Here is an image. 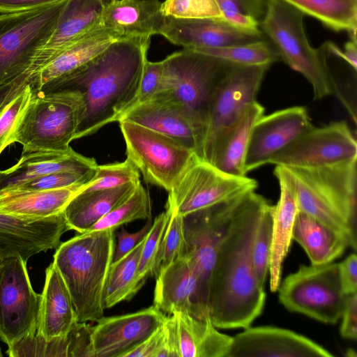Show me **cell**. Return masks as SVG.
<instances>
[{
    "instance_id": "45",
    "label": "cell",
    "mask_w": 357,
    "mask_h": 357,
    "mask_svg": "<svg viewBox=\"0 0 357 357\" xmlns=\"http://www.w3.org/2000/svg\"><path fill=\"white\" fill-rule=\"evenodd\" d=\"M96 169L86 173L68 171L56 172L36 178L14 188L33 190L56 189L77 184L86 185L94 176Z\"/></svg>"
},
{
    "instance_id": "51",
    "label": "cell",
    "mask_w": 357,
    "mask_h": 357,
    "mask_svg": "<svg viewBox=\"0 0 357 357\" xmlns=\"http://www.w3.org/2000/svg\"><path fill=\"white\" fill-rule=\"evenodd\" d=\"M341 318L340 335L348 340L357 338V293L347 296L345 305Z\"/></svg>"
},
{
    "instance_id": "23",
    "label": "cell",
    "mask_w": 357,
    "mask_h": 357,
    "mask_svg": "<svg viewBox=\"0 0 357 357\" xmlns=\"http://www.w3.org/2000/svg\"><path fill=\"white\" fill-rule=\"evenodd\" d=\"M153 305L171 315L181 312L195 317H208L198 276L189 259L181 255L155 277Z\"/></svg>"
},
{
    "instance_id": "1",
    "label": "cell",
    "mask_w": 357,
    "mask_h": 357,
    "mask_svg": "<svg viewBox=\"0 0 357 357\" xmlns=\"http://www.w3.org/2000/svg\"><path fill=\"white\" fill-rule=\"evenodd\" d=\"M270 203L255 190L236 207L219 245L208 287V316L217 328H246L262 312L266 293L254 272L251 248Z\"/></svg>"
},
{
    "instance_id": "55",
    "label": "cell",
    "mask_w": 357,
    "mask_h": 357,
    "mask_svg": "<svg viewBox=\"0 0 357 357\" xmlns=\"http://www.w3.org/2000/svg\"><path fill=\"white\" fill-rule=\"evenodd\" d=\"M245 13L252 16L259 22L262 19L266 10V0H231Z\"/></svg>"
},
{
    "instance_id": "19",
    "label": "cell",
    "mask_w": 357,
    "mask_h": 357,
    "mask_svg": "<svg viewBox=\"0 0 357 357\" xmlns=\"http://www.w3.org/2000/svg\"><path fill=\"white\" fill-rule=\"evenodd\" d=\"M114 41L102 27L92 31L56 54L26 84L33 94L58 89L83 72Z\"/></svg>"
},
{
    "instance_id": "4",
    "label": "cell",
    "mask_w": 357,
    "mask_h": 357,
    "mask_svg": "<svg viewBox=\"0 0 357 357\" xmlns=\"http://www.w3.org/2000/svg\"><path fill=\"white\" fill-rule=\"evenodd\" d=\"M357 160L333 165L284 167L296 189L298 211L345 234L356 250Z\"/></svg>"
},
{
    "instance_id": "3",
    "label": "cell",
    "mask_w": 357,
    "mask_h": 357,
    "mask_svg": "<svg viewBox=\"0 0 357 357\" xmlns=\"http://www.w3.org/2000/svg\"><path fill=\"white\" fill-rule=\"evenodd\" d=\"M115 237L113 229L86 231L56 248L52 263L70 291L78 322L97 321L104 316V290Z\"/></svg>"
},
{
    "instance_id": "35",
    "label": "cell",
    "mask_w": 357,
    "mask_h": 357,
    "mask_svg": "<svg viewBox=\"0 0 357 357\" xmlns=\"http://www.w3.org/2000/svg\"><path fill=\"white\" fill-rule=\"evenodd\" d=\"M336 31H347L356 41L357 0H284Z\"/></svg>"
},
{
    "instance_id": "34",
    "label": "cell",
    "mask_w": 357,
    "mask_h": 357,
    "mask_svg": "<svg viewBox=\"0 0 357 357\" xmlns=\"http://www.w3.org/2000/svg\"><path fill=\"white\" fill-rule=\"evenodd\" d=\"M145 238L123 257L112 262L104 290L105 309L123 301H130L141 289L137 282V272Z\"/></svg>"
},
{
    "instance_id": "12",
    "label": "cell",
    "mask_w": 357,
    "mask_h": 357,
    "mask_svg": "<svg viewBox=\"0 0 357 357\" xmlns=\"http://www.w3.org/2000/svg\"><path fill=\"white\" fill-rule=\"evenodd\" d=\"M269 66L231 63L227 68L209 100L200 158L234 123L246 105L256 100Z\"/></svg>"
},
{
    "instance_id": "20",
    "label": "cell",
    "mask_w": 357,
    "mask_h": 357,
    "mask_svg": "<svg viewBox=\"0 0 357 357\" xmlns=\"http://www.w3.org/2000/svg\"><path fill=\"white\" fill-rule=\"evenodd\" d=\"M328 350L292 331L271 326L248 327L232 337L227 357H333Z\"/></svg>"
},
{
    "instance_id": "46",
    "label": "cell",
    "mask_w": 357,
    "mask_h": 357,
    "mask_svg": "<svg viewBox=\"0 0 357 357\" xmlns=\"http://www.w3.org/2000/svg\"><path fill=\"white\" fill-rule=\"evenodd\" d=\"M162 73V60L152 62L147 59L145 61L137 92L128 110L149 100L160 92Z\"/></svg>"
},
{
    "instance_id": "44",
    "label": "cell",
    "mask_w": 357,
    "mask_h": 357,
    "mask_svg": "<svg viewBox=\"0 0 357 357\" xmlns=\"http://www.w3.org/2000/svg\"><path fill=\"white\" fill-rule=\"evenodd\" d=\"M161 11L165 17L181 19L222 18L217 0H165Z\"/></svg>"
},
{
    "instance_id": "53",
    "label": "cell",
    "mask_w": 357,
    "mask_h": 357,
    "mask_svg": "<svg viewBox=\"0 0 357 357\" xmlns=\"http://www.w3.org/2000/svg\"><path fill=\"white\" fill-rule=\"evenodd\" d=\"M61 0H0V13H9L31 10Z\"/></svg>"
},
{
    "instance_id": "15",
    "label": "cell",
    "mask_w": 357,
    "mask_h": 357,
    "mask_svg": "<svg viewBox=\"0 0 357 357\" xmlns=\"http://www.w3.org/2000/svg\"><path fill=\"white\" fill-rule=\"evenodd\" d=\"M245 193L183 217L182 255L189 259L198 276L206 307L209 278L219 245L236 207Z\"/></svg>"
},
{
    "instance_id": "29",
    "label": "cell",
    "mask_w": 357,
    "mask_h": 357,
    "mask_svg": "<svg viewBox=\"0 0 357 357\" xmlns=\"http://www.w3.org/2000/svg\"><path fill=\"white\" fill-rule=\"evenodd\" d=\"M85 185L77 184L50 190L16 188L2 190H0V212L26 220L49 218L61 213L71 199Z\"/></svg>"
},
{
    "instance_id": "52",
    "label": "cell",
    "mask_w": 357,
    "mask_h": 357,
    "mask_svg": "<svg viewBox=\"0 0 357 357\" xmlns=\"http://www.w3.org/2000/svg\"><path fill=\"white\" fill-rule=\"evenodd\" d=\"M340 279L346 295L357 293V256L351 253L339 264Z\"/></svg>"
},
{
    "instance_id": "33",
    "label": "cell",
    "mask_w": 357,
    "mask_h": 357,
    "mask_svg": "<svg viewBox=\"0 0 357 357\" xmlns=\"http://www.w3.org/2000/svg\"><path fill=\"white\" fill-rule=\"evenodd\" d=\"M139 182L106 190H80L62 212L70 230L79 234L88 231L102 217L126 200Z\"/></svg>"
},
{
    "instance_id": "24",
    "label": "cell",
    "mask_w": 357,
    "mask_h": 357,
    "mask_svg": "<svg viewBox=\"0 0 357 357\" xmlns=\"http://www.w3.org/2000/svg\"><path fill=\"white\" fill-rule=\"evenodd\" d=\"M163 326L174 357H227L232 337L220 333L209 317L178 312L167 315Z\"/></svg>"
},
{
    "instance_id": "39",
    "label": "cell",
    "mask_w": 357,
    "mask_h": 357,
    "mask_svg": "<svg viewBox=\"0 0 357 357\" xmlns=\"http://www.w3.org/2000/svg\"><path fill=\"white\" fill-rule=\"evenodd\" d=\"M273 206L268 204L260 218L251 248V259L255 274L259 284L264 287L269 270Z\"/></svg>"
},
{
    "instance_id": "2",
    "label": "cell",
    "mask_w": 357,
    "mask_h": 357,
    "mask_svg": "<svg viewBox=\"0 0 357 357\" xmlns=\"http://www.w3.org/2000/svg\"><path fill=\"white\" fill-rule=\"evenodd\" d=\"M149 45L116 40L83 72L59 88L77 89L83 96L84 110L75 139L118 122L129 109L139 86Z\"/></svg>"
},
{
    "instance_id": "27",
    "label": "cell",
    "mask_w": 357,
    "mask_h": 357,
    "mask_svg": "<svg viewBox=\"0 0 357 357\" xmlns=\"http://www.w3.org/2000/svg\"><path fill=\"white\" fill-rule=\"evenodd\" d=\"M94 158L72 148L66 151H37L22 153L18 162L0 171V190L17 187L36 178L59 172L86 173L96 169Z\"/></svg>"
},
{
    "instance_id": "50",
    "label": "cell",
    "mask_w": 357,
    "mask_h": 357,
    "mask_svg": "<svg viewBox=\"0 0 357 357\" xmlns=\"http://www.w3.org/2000/svg\"><path fill=\"white\" fill-rule=\"evenodd\" d=\"M151 218L148 219L146 224L138 231L129 233L123 227H121L119 231L115 235L116 243L113 255V261H116L123 257L126 254L135 248L142 241L152 227Z\"/></svg>"
},
{
    "instance_id": "40",
    "label": "cell",
    "mask_w": 357,
    "mask_h": 357,
    "mask_svg": "<svg viewBox=\"0 0 357 357\" xmlns=\"http://www.w3.org/2000/svg\"><path fill=\"white\" fill-rule=\"evenodd\" d=\"M33 96L29 84L10 101L0 107V155L15 142L17 131Z\"/></svg>"
},
{
    "instance_id": "7",
    "label": "cell",
    "mask_w": 357,
    "mask_h": 357,
    "mask_svg": "<svg viewBox=\"0 0 357 357\" xmlns=\"http://www.w3.org/2000/svg\"><path fill=\"white\" fill-rule=\"evenodd\" d=\"M84 110L82 94L71 88L33 96L17 131L22 152L66 151L71 147Z\"/></svg>"
},
{
    "instance_id": "16",
    "label": "cell",
    "mask_w": 357,
    "mask_h": 357,
    "mask_svg": "<svg viewBox=\"0 0 357 357\" xmlns=\"http://www.w3.org/2000/svg\"><path fill=\"white\" fill-rule=\"evenodd\" d=\"M121 120L129 121L175 138L200 158L206 124L198 114L169 91H161L149 100L137 105L126 112Z\"/></svg>"
},
{
    "instance_id": "28",
    "label": "cell",
    "mask_w": 357,
    "mask_h": 357,
    "mask_svg": "<svg viewBox=\"0 0 357 357\" xmlns=\"http://www.w3.org/2000/svg\"><path fill=\"white\" fill-rule=\"evenodd\" d=\"M273 174L280 185V198L273 208L272 241L268 273L270 289L278 290L283 261L292 241V231L298 206L294 181L282 166L276 165Z\"/></svg>"
},
{
    "instance_id": "8",
    "label": "cell",
    "mask_w": 357,
    "mask_h": 357,
    "mask_svg": "<svg viewBox=\"0 0 357 357\" xmlns=\"http://www.w3.org/2000/svg\"><path fill=\"white\" fill-rule=\"evenodd\" d=\"M126 155L146 183L170 191L197 155L179 140L121 120Z\"/></svg>"
},
{
    "instance_id": "26",
    "label": "cell",
    "mask_w": 357,
    "mask_h": 357,
    "mask_svg": "<svg viewBox=\"0 0 357 357\" xmlns=\"http://www.w3.org/2000/svg\"><path fill=\"white\" fill-rule=\"evenodd\" d=\"M110 0H68L54 31L37 56L32 75L56 54L101 26V18Z\"/></svg>"
},
{
    "instance_id": "30",
    "label": "cell",
    "mask_w": 357,
    "mask_h": 357,
    "mask_svg": "<svg viewBox=\"0 0 357 357\" xmlns=\"http://www.w3.org/2000/svg\"><path fill=\"white\" fill-rule=\"evenodd\" d=\"M77 321L70 291L52 263L45 270L36 332L46 339L66 335Z\"/></svg>"
},
{
    "instance_id": "9",
    "label": "cell",
    "mask_w": 357,
    "mask_h": 357,
    "mask_svg": "<svg viewBox=\"0 0 357 357\" xmlns=\"http://www.w3.org/2000/svg\"><path fill=\"white\" fill-rule=\"evenodd\" d=\"M277 291L280 303L289 311L330 324L341 318L347 296L342 288L339 264L333 262L301 265Z\"/></svg>"
},
{
    "instance_id": "14",
    "label": "cell",
    "mask_w": 357,
    "mask_h": 357,
    "mask_svg": "<svg viewBox=\"0 0 357 357\" xmlns=\"http://www.w3.org/2000/svg\"><path fill=\"white\" fill-rule=\"evenodd\" d=\"M357 160V142L348 123L333 121L312 126L273 155L268 164L313 167Z\"/></svg>"
},
{
    "instance_id": "37",
    "label": "cell",
    "mask_w": 357,
    "mask_h": 357,
    "mask_svg": "<svg viewBox=\"0 0 357 357\" xmlns=\"http://www.w3.org/2000/svg\"><path fill=\"white\" fill-rule=\"evenodd\" d=\"M151 218L150 196L139 182L135 191L126 200L102 217L88 231L115 230L117 227L132 221L148 220Z\"/></svg>"
},
{
    "instance_id": "21",
    "label": "cell",
    "mask_w": 357,
    "mask_h": 357,
    "mask_svg": "<svg viewBox=\"0 0 357 357\" xmlns=\"http://www.w3.org/2000/svg\"><path fill=\"white\" fill-rule=\"evenodd\" d=\"M70 230L63 215L26 220L0 212V257H31L56 249L64 233Z\"/></svg>"
},
{
    "instance_id": "49",
    "label": "cell",
    "mask_w": 357,
    "mask_h": 357,
    "mask_svg": "<svg viewBox=\"0 0 357 357\" xmlns=\"http://www.w3.org/2000/svg\"><path fill=\"white\" fill-rule=\"evenodd\" d=\"M222 15V19L229 24L249 31H259V22L252 16L243 12L231 0H217Z\"/></svg>"
},
{
    "instance_id": "17",
    "label": "cell",
    "mask_w": 357,
    "mask_h": 357,
    "mask_svg": "<svg viewBox=\"0 0 357 357\" xmlns=\"http://www.w3.org/2000/svg\"><path fill=\"white\" fill-rule=\"evenodd\" d=\"M312 126L307 110L303 106L264 114L251 130L243 162L245 174L268 164L273 155Z\"/></svg>"
},
{
    "instance_id": "43",
    "label": "cell",
    "mask_w": 357,
    "mask_h": 357,
    "mask_svg": "<svg viewBox=\"0 0 357 357\" xmlns=\"http://www.w3.org/2000/svg\"><path fill=\"white\" fill-rule=\"evenodd\" d=\"M165 208V211L155 218L142 247L137 272V282L140 288L149 277L153 276L155 258L171 215V209Z\"/></svg>"
},
{
    "instance_id": "32",
    "label": "cell",
    "mask_w": 357,
    "mask_h": 357,
    "mask_svg": "<svg viewBox=\"0 0 357 357\" xmlns=\"http://www.w3.org/2000/svg\"><path fill=\"white\" fill-rule=\"evenodd\" d=\"M292 240L303 248L312 265L333 262L348 246H351L345 234L298 211L294 224Z\"/></svg>"
},
{
    "instance_id": "6",
    "label": "cell",
    "mask_w": 357,
    "mask_h": 357,
    "mask_svg": "<svg viewBox=\"0 0 357 357\" xmlns=\"http://www.w3.org/2000/svg\"><path fill=\"white\" fill-rule=\"evenodd\" d=\"M304 13L284 0H266L259 22L261 31L270 39L280 58L310 84L314 99L335 94L345 106L347 99L338 89L328 67L325 48H313L303 25Z\"/></svg>"
},
{
    "instance_id": "48",
    "label": "cell",
    "mask_w": 357,
    "mask_h": 357,
    "mask_svg": "<svg viewBox=\"0 0 357 357\" xmlns=\"http://www.w3.org/2000/svg\"><path fill=\"white\" fill-rule=\"evenodd\" d=\"M92 326L77 321L69 333V357H93L91 346Z\"/></svg>"
},
{
    "instance_id": "13",
    "label": "cell",
    "mask_w": 357,
    "mask_h": 357,
    "mask_svg": "<svg viewBox=\"0 0 357 357\" xmlns=\"http://www.w3.org/2000/svg\"><path fill=\"white\" fill-rule=\"evenodd\" d=\"M27 261L0 257V338L7 346L37 331L40 294L32 287Z\"/></svg>"
},
{
    "instance_id": "56",
    "label": "cell",
    "mask_w": 357,
    "mask_h": 357,
    "mask_svg": "<svg viewBox=\"0 0 357 357\" xmlns=\"http://www.w3.org/2000/svg\"><path fill=\"white\" fill-rule=\"evenodd\" d=\"M3 356V354H2V351H1V348L0 347V357Z\"/></svg>"
},
{
    "instance_id": "42",
    "label": "cell",
    "mask_w": 357,
    "mask_h": 357,
    "mask_svg": "<svg viewBox=\"0 0 357 357\" xmlns=\"http://www.w3.org/2000/svg\"><path fill=\"white\" fill-rule=\"evenodd\" d=\"M139 172L127 158L121 162L98 165L91 182L82 190L93 191L111 189L139 182Z\"/></svg>"
},
{
    "instance_id": "25",
    "label": "cell",
    "mask_w": 357,
    "mask_h": 357,
    "mask_svg": "<svg viewBox=\"0 0 357 357\" xmlns=\"http://www.w3.org/2000/svg\"><path fill=\"white\" fill-rule=\"evenodd\" d=\"M159 0H110L101 18V26L116 40L151 43L158 34L165 16Z\"/></svg>"
},
{
    "instance_id": "18",
    "label": "cell",
    "mask_w": 357,
    "mask_h": 357,
    "mask_svg": "<svg viewBox=\"0 0 357 357\" xmlns=\"http://www.w3.org/2000/svg\"><path fill=\"white\" fill-rule=\"evenodd\" d=\"M167 316L154 305L133 313L103 316L91 328L93 357H124L162 326Z\"/></svg>"
},
{
    "instance_id": "5",
    "label": "cell",
    "mask_w": 357,
    "mask_h": 357,
    "mask_svg": "<svg viewBox=\"0 0 357 357\" xmlns=\"http://www.w3.org/2000/svg\"><path fill=\"white\" fill-rule=\"evenodd\" d=\"M67 1L0 14V107L26 84Z\"/></svg>"
},
{
    "instance_id": "36",
    "label": "cell",
    "mask_w": 357,
    "mask_h": 357,
    "mask_svg": "<svg viewBox=\"0 0 357 357\" xmlns=\"http://www.w3.org/2000/svg\"><path fill=\"white\" fill-rule=\"evenodd\" d=\"M188 50L241 66H271L280 58L274 46L266 38L250 43Z\"/></svg>"
},
{
    "instance_id": "47",
    "label": "cell",
    "mask_w": 357,
    "mask_h": 357,
    "mask_svg": "<svg viewBox=\"0 0 357 357\" xmlns=\"http://www.w3.org/2000/svg\"><path fill=\"white\" fill-rule=\"evenodd\" d=\"M124 357H174L163 324Z\"/></svg>"
},
{
    "instance_id": "22",
    "label": "cell",
    "mask_w": 357,
    "mask_h": 357,
    "mask_svg": "<svg viewBox=\"0 0 357 357\" xmlns=\"http://www.w3.org/2000/svg\"><path fill=\"white\" fill-rule=\"evenodd\" d=\"M160 35L183 49L219 47L266 39L261 30L244 31L222 18L181 19L165 17Z\"/></svg>"
},
{
    "instance_id": "11",
    "label": "cell",
    "mask_w": 357,
    "mask_h": 357,
    "mask_svg": "<svg viewBox=\"0 0 357 357\" xmlns=\"http://www.w3.org/2000/svg\"><path fill=\"white\" fill-rule=\"evenodd\" d=\"M162 61L160 91L174 94L206 124L211 96L231 63L188 49L174 52Z\"/></svg>"
},
{
    "instance_id": "31",
    "label": "cell",
    "mask_w": 357,
    "mask_h": 357,
    "mask_svg": "<svg viewBox=\"0 0 357 357\" xmlns=\"http://www.w3.org/2000/svg\"><path fill=\"white\" fill-rule=\"evenodd\" d=\"M257 100L248 103L234 123L221 136L203 160L226 173L243 176V162L255 123L264 114Z\"/></svg>"
},
{
    "instance_id": "54",
    "label": "cell",
    "mask_w": 357,
    "mask_h": 357,
    "mask_svg": "<svg viewBox=\"0 0 357 357\" xmlns=\"http://www.w3.org/2000/svg\"><path fill=\"white\" fill-rule=\"evenodd\" d=\"M326 50L342 58L355 72L357 70V42L350 40L347 42L344 50H340L335 44L327 42L324 45Z\"/></svg>"
},
{
    "instance_id": "41",
    "label": "cell",
    "mask_w": 357,
    "mask_h": 357,
    "mask_svg": "<svg viewBox=\"0 0 357 357\" xmlns=\"http://www.w3.org/2000/svg\"><path fill=\"white\" fill-rule=\"evenodd\" d=\"M171 215L159 246L153 267V276L182 255L184 249L183 216L175 209Z\"/></svg>"
},
{
    "instance_id": "10",
    "label": "cell",
    "mask_w": 357,
    "mask_h": 357,
    "mask_svg": "<svg viewBox=\"0 0 357 357\" xmlns=\"http://www.w3.org/2000/svg\"><path fill=\"white\" fill-rule=\"evenodd\" d=\"M257 181L219 169L197 155L168 192L165 207L183 217L255 190Z\"/></svg>"
},
{
    "instance_id": "38",
    "label": "cell",
    "mask_w": 357,
    "mask_h": 357,
    "mask_svg": "<svg viewBox=\"0 0 357 357\" xmlns=\"http://www.w3.org/2000/svg\"><path fill=\"white\" fill-rule=\"evenodd\" d=\"M6 354L10 357H68V334L46 339L35 332L8 346Z\"/></svg>"
}]
</instances>
